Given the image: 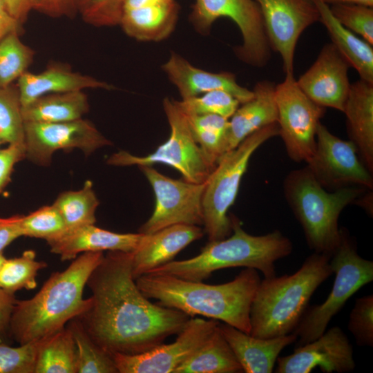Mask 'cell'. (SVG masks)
I'll list each match as a JSON object with an SVG mask.
<instances>
[{
  "instance_id": "4fadbf2b",
  "label": "cell",
  "mask_w": 373,
  "mask_h": 373,
  "mask_svg": "<svg viewBox=\"0 0 373 373\" xmlns=\"http://www.w3.org/2000/svg\"><path fill=\"white\" fill-rule=\"evenodd\" d=\"M318 182L326 190L358 186L372 190V173L360 159L351 140H344L332 134L319 123L313 155L306 162Z\"/></svg>"
},
{
  "instance_id": "f5cc1de1",
  "label": "cell",
  "mask_w": 373,
  "mask_h": 373,
  "mask_svg": "<svg viewBox=\"0 0 373 373\" xmlns=\"http://www.w3.org/2000/svg\"><path fill=\"white\" fill-rule=\"evenodd\" d=\"M1 144H3V143L1 142H0V146H1Z\"/></svg>"
},
{
  "instance_id": "e575fe53",
  "label": "cell",
  "mask_w": 373,
  "mask_h": 373,
  "mask_svg": "<svg viewBox=\"0 0 373 373\" xmlns=\"http://www.w3.org/2000/svg\"><path fill=\"white\" fill-rule=\"evenodd\" d=\"M46 267V262L36 260L32 250L25 251L18 258H6L0 268V288L12 293L21 289H33L37 285L38 271Z\"/></svg>"
},
{
  "instance_id": "1f68e13d",
  "label": "cell",
  "mask_w": 373,
  "mask_h": 373,
  "mask_svg": "<svg viewBox=\"0 0 373 373\" xmlns=\"http://www.w3.org/2000/svg\"><path fill=\"white\" fill-rule=\"evenodd\" d=\"M99 200L90 180L85 182L82 189L61 193L52 204L61 215L67 231L74 229L94 224L95 211Z\"/></svg>"
},
{
  "instance_id": "e0dca14e",
  "label": "cell",
  "mask_w": 373,
  "mask_h": 373,
  "mask_svg": "<svg viewBox=\"0 0 373 373\" xmlns=\"http://www.w3.org/2000/svg\"><path fill=\"white\" fill-rule=\"evenodd\" d=\"M276 363L277 373H310L316 367L324 373H344L353 371L356 366L352 345L338 326L297 346L291 354L278 357Z\"/></svg>"
},
{
  "instance_id": "4dcf8cb0",
  "label": "cell",
  "mask_w": 373,
  "mask_h": 373,
  "mask_svg": "<svg viewBox=\"0 0 373 373\" xmlns=\"http://www.w3.org/2000/svg\"><path fill=\"white\" fill-rule=\"evenodd\" d=\"M184 114L194 140L208 160L216 165L220 158L225 154L229 119L213 114Z\"/></svg>"
},
{
  "instance_id": "603a6c76",
  "label": "cell",
  "mask_w": 373,
  "mask_h": 373,
  "mask_svg": "<svg viewBox=\"0 0 373 373\" xmlns=\"http://www.w3.org/2000/svg\"><path fill=\"white\" fill-rule=\"evenodd\" d=\"M275 86L269 80L258 82L253 89V97L241 104L242 106H239L231 117L226 137L225 153L235 149L256 131L277 123Z\"/></svg>"
},
{
  "instance_id": "ee69618b",
  "label": "cell",
  "mask_w": 373,
  "mask_h": 373,
  "mask_svg": "<svg viewBox=\"0 0 373 373\" xmlns=\"http://www.w3.org/2000/svg\"><path fill=\"white\" fill-rule=\"evenodd\" d=\"M34 10L51 17H73L78 12L79 0H30Z\"/></svg>"
},
{
  "instance_id": "30bf717a",
  "label": "cell",
  "mask_w": 373,
  "mask_h": 373,
  "mask_svg": "<svg viewBox=\"0 0 373 373\" xmlns=\"http://www.w3.org/2000/svg\"><path fill=\"white\" fill-rule=\"evenodd\" d=\"M220 17L231 19L240 31L242 44L234 48L237 57L252 66H265L271 57V47L256 1L195 0L189 21L198 33L206 35Z\"/></svg>"
},
{
  "instance_id": "7a4b0ae2",
  "label": "cell",
  "mask_w": 373,
  "mask_h": 373,
  "mask_svg": "<svg viewBox=\"0 0 373 373\" xmlns=\"http://www.w3.org/2000/svg\"><path fill=\"white\" fill-rule=\"evenodd\" d=\"M261 279L256 269L246 268L233 280L209 285L177 277L144 274L135 279L142 293L156 303L189 316H203L222 321L250 333V309Z\"/></svg>"
},
{
  "instance_id": "83f0119b",
  "label": "cell",
  "mask_w": 373,
  "mask_h": 373,
  "mask_svg": "<svg viewBox=\"0 0 373 373\" xmlns=\"http://www.w3.org/2000/svg\"><path fill=\"white\" fill-rule=\"evenodd\" d=\"M89 109L82 90L42 95L21 106L24 122H63L82 118Z\"/></svg>"
},
{
  "instance_id": "b9f144b4",
  "label": "cell",
  "mask_w": 373,
  "mask_h": 373,
  "mask_svg": "<svg viewBox=\"0 0 373 373\" xmlns=\"http://www.w3.org/2000/svg\"><path fill=\"white\" fill-rule=\"evenodd\" d=\"M347 329L360 346H373V295L356 299Z\"/></svg>"
},
{
  "instance_id": "f35d334b",
  "label": "cell",
  "mask_w": 373,
  "mask_h": 373,
  "mask_svg": "<svg viewBox=\"0 0 373 373\" xmlns=\"http://www.w3.org/2000/svg\"><path fill=\"white\" fill-rule=\"evenodd\" d=\"M334 17L344 27L373 45V7L358 4L329 6Z\"/></svg>"
},
{
  "instance_id": "ab89813d",
  "label": "cell",
  "mask_w": 373,
  "mask_h": 373,
  "mask_svg": "<svg viewBox=\"0 0 373 373\" xmlns=\"http://www.w3.org/2000/svg\"><path fill=\"white\" fill-rule=\"evenodd\" d=\"M40 340L19 347L0 343V373H34Z\"/></svg>"
},
{
  "instance_id": "44dd1931",
  "label": "cell",
  "mask_w": 373,
  "mask_h": 373,
  "mask_svg": "<svg viewBox=\"0 0 373 373\" xmlns=\"http://www.w3.org/2000/svg\"><path fill=\"white\" fill-rule=\"evenodd\" d=\"M144 233H118L94 224L82 226L66 231L61 237L47 242L50 251L62 261L74 260L84 252L120 251L133 252L140 244Z\"/></svg>"
},
{
  "instance_id": "3957f363",
  "label": "cell",
  "mask_w": 373,
  "mask_h": 373,
  "mask_svg": "<svg viewBox=\"0 0 373 373\" xmlns=\"http://www.w3.org/2000/svg\"><path fill=\"white\" fill-rule=\"evenodd\" d=\"M102 251L84 252L61 271L52 273L31 298L17 300L10 321V338L19 345L35 341L65 327L88 307L83 291L94 269L102 260Z\"/></svg>"
},
{
  "instance_id": "277c9868",
  "label": "cell",
  "mask_w": 373,
  "mask_h": 373,
  "mask_svg": "<svg viewBox=\"0 0 373 373\" xmlns=\"http://www.w3.org/2000/svg\"><path fill=\"white\" fill-rule=\"evenodd\" d=\"M230 218V236L209 241L200 253L193 258L173 260L146 274L203 281L216 271L244 267L261 271L265 278L275 276V262L291 253V241L278 230L262 236L251 235L244 230L237 218Z\"/></svg>"
},
{
  "instance_id": "8992f818",
  "label": "cell",
  "mask_w": 373,
  "mask_h": 373,
  "mask_svg": "<svg viewBox=\"0 0 373 373\" xmlns=\"http://www.w3.org/2000/svg\"><path fill=\"white\" fill-rule=\"evenodd\" d=\"M285 199L300 224L308 247L315 253L331 257L338 246L341 229V213L357 202L367 189L351 186L327 191L316 180L309 169L291 171L283 182Z\"/></svg>"
},
{
  "instance_id": "8fae6325",
  "label": "cell",
  "mask_w": 373,
  "mask_h": 373,
  "mask_svg": "<svg viewBox=\"0 0 373 373\" xmlns=\"http://www.w3.org/2000/svg\"><path fill=\"white\" fill-rule=\"evenodd\" d=\"M279 135L289 158L305 163L314 153L317 127L325 108L310 99L294 75L285 76L275 86Z\"/></svg>"
},
{
  "instance_id": "9c48e42d",
  "label": "cell",
  "mask_w": 373,
  "mask_h": 373,
  "mask_svg": "<svg viewBox=\"0 0 373 373\" xmlns=\"http://www.w3.org/2000/svg\"><path fill=\"white\" fill-rule=\"evenodd\" d=\"M162 106L171 130L169 139L144 156L119 151L108 158V164L141 166L163 163L178 171L186 181L206 182L216 165L208 160L194 140L186 117L175 100L165 97Z\"/></svg>"
},
{
  "instance_id": "d4e9b609",
  "label": "cell",
  "mask_w": 373,
  "mask_h": 373,
  "mask_svg": "<svg viewBox=\"0 0 373 373\" xmlns=\"http://www.w3.org/2000/svg\"><path fill=\"white\" fill-rule=\"evenodd\" d=\"M21 106L47 94L83 90L86 88L111 90L114 86L93 77L72 71L64 65L52 64L39 73L26 71L18 79Z\"/></svg>"
},
{
  "instance_id": "f546056e",
  "label": "cell",
  "mask_w": 373,
  "mask_h": 373,
  "mask_svg": "<svg viewBox=\"0 0 373 373\" xmlns=\"http://www.w3.org/2000/svg\"><path fill=\"white\" fill-rule=\"evenodd\" d=\"M34 373H76V347L67 326L40 340Z\"/></svg>"
},
{
  "instance_id": "2e32d148",
  "label": "cell",
  "mask_w": 373,
  "mask_h": 373,
  "mask_svg": "<svg viewBox=\"0 0 373 373\" xmlns=\"http://www.w3.org/2000/svg\"><path fill=\"white\" fill-rule=\"evenodd\" d=\"M271 48L279 53L285 76L294 75L295 48L303 31L319 21L312 0H256Z\"/></svg>"
},
{
  "instance_id": "c3c4849f",
  "label": "cell",
  "mask_w": 373,
  "mask_h": 373,
  "mask_svg": "<svg viewBox=\"0 0 373 373\" xmlns=\"http://www.w3.org/2000/svg\"><path fill=\"white\" fill-rule=\"evenodd\" d=\"M6 2L10 14L22 24L31 10L30 0H6Z\"/></svg>"
},
{
  "instance_id": "ffe728a7",
  "label": "cell",
  "mask_w": 373,
  "mask_h": 373,
  "mask_svg": "<svg viewBox=\"0 0 373 373\" xmlns=\"http://www.w3.org/2000/svg\"><path fill=\"white\" fill-rule=\"evenodd\" d=\"M144 234L140 244L132 252V274L135 280L173 260L180 251L201 238L204 231L198 225L178 224Z\"/></svg>"
},
{
  "instance_id": "60d3db41",
  "label": "cell",
  "mask_w": 373,
  "mask_h": 373,
  "mask_svg": "<svg viewBox=\"0 0 373 373\" xmlns=\"http://www.w3.org/2000/svg\"><path fill=\"white\" fill-rule=\"evenodd\" d=\"M125 0H79L78 12L90 25H119Z\"/></svg>"
},
{
  "instance_id": "681fc988",
  "label": "cell",
  "mask_w": 373,
  "mask_h": 373,
  "mask_svg": "<svg viewBox=\"0 0 373 373\" xmlns=\"http://www.w3.org/2000/svg\"><path fill=\"white\" fill-rule=\"evenodd\" d=\"M171 0H125L122 11L137 8L149 3L167 1Z\"/></svg>"
},
{
  "instance_id": "ac0fdd59",
  "label": "cell",
  "mask_w": 373,
  "mask_h": 373,
  "mask_svg": "<svg viewBox=\"0 0 373 373\" xmlns=\"http://www.w3.org/2000/svg\"><path fill=\"white\" fill-rule=\"evenodd\" d=\"M349 63L332 43L325 44L298 86L313 102L343 112L350 88Z\"/></svg>"
},
{
  "instance_id": "8d00e7d4",
  "label": "cell",
  "mask_w": 373,
  "mask_h": 373,
  "mask_svg": "<svg viewBox=\"0 0 373 373\" xmlns=\"http://www.w3.org/2000/svg\"><path fill=\"white\" fill-rule=\"evenodd\" d=\"M20 229L21 236L41 238L47 242L61 237L67 231L61 215L53 204L22 216Z\"/></svg>"
},
{
  "instance_id": "d6986e66",
  "label": "cell",
  "mask_w": 373,
  "mask_h": 373,
  "mask_svg": "<svg viewBox=\"0 0 373 373\" xmlns=\"http://www.w3.org/2000/svg\"><path fill=\"white\" fill-rule=\"evenodd\" d=\"M162 69L177 88L182 99L199 96L205 93L222 90L233 95L243 104L254 96L253 90L240 85L236 75L227 71L209 72L197 68L176 52H171Z\"/></svg>"
},
{
  "instance_id": "7bdbcfd3",
  "label": "cell",
  "mask_w": 373,
  "mask_h": 373,
  "mask_svg": "<svg viewBox=\"0 0 373 373\" xmlns=\"http://www.w3.org/2000/svg\"><path fill=\"white\" fill-rule=\"evenodd\" d=\"M25 157L24 143L9 144L6 148L0 149V193L10 181L15 165Z\"/></svg>"
},
{
  "instance_id": "ba28073f",
  "label": "cell",
  "mask_w": 373,
  "mask_h": 373,
  "mask_svg": "<svg viewBox=\"0 0 373 373\" xmlns=\"http://www.w3.org/2000/svg\"><path fill=\"white\" fill-rule=\"evenodd\" d=\"M341 229L340 243L329 259L335 274L332 289L323 303L305 311L293 332L297 336V346L319 337L350 298L373 280V262L362 258L347 231Z\"/></svg>"
},
{
  "instance_id": "f1b7e54d",
  "label": "cell",
  "mask_w": 373,
  "mask_h": 373,
  "mask_svg": "<svg viewBox=\"0 0 373 373\" xmlns=\"http://www.w3.org/2000/svg\"><path fill=\"white\" fill-rule=\"evenodd\" d=\"M243 372L229 343L218 329L174 373H237Z\"/></svg>"
},
{
  "instance_id": "7c38bea8",
  "label": "cell",
  "mask_w": 373,
  "mask_h": 373,
  "mask_svg": "<svg viewBox=\"0 0 373 373\" xmlns=\"http://www.w3.org/2000/svg\"><path fill=\"white\" fill-rule=\"evenodd\" d=\"M139 168L155 197L153 212L140 227L139 232L152 233L178 224H203L202 198L207 180L202 183L191 182L169 178L151 166Z\"/></svg>"
},
{
  "instance_id": "52a82bcc",
  "label": "cell",
  "mask_w": 373,
  "mask_h": 373,
  "mask_svg": "<svg viewBox=\"0 0 373 373\" xmlns=\"http://www.w3.org/2000/svg\"><path fill=\"white\" fill-rule=\"evenodd\" d=\"M278 135L277 123L263 127L224 154L217 162L207 180L202 198L203 225L209 241L222 240L231 233L228 211L237 197L250 159L262 144Z\"/></svg>"
},
{
  "instance_id": "5b68a950",
  "label": "cell",
  "mask_w": 373,
  "mask_h": 373,
  "mask_svg": "<svg viewBox=\"0 0 373 373\" xmlns=\"http://www.w3.org/2000/svg\"><path fill=\"white\" fill-rule=\"evenodd\" d=\"M329 259L314 252L294 274L262 280L251 306L249 334L269 338L293 333L314 291L333 274Z\"/></svg>"
},
{
  "instance_id": "9a60e30c",
  "label": "cell",
  "mask_w": 373,
  "mask_h": 373,
  "mask_svg": "<svg viewBox=\"0 0 373 373\" xmlns=\"http://www.w3.org/2000/svg\"><path fill=\"white\" fill-rule=\"evenodd\" d=\"M26 157L48 164L57 150L79 149L86 155L111 145L90 121L82 118L63 122H24Z\"/></svg>"
},
{
  "instance_id": "bcb514c9",
  "label": "cell",
  "mask_w": 373,
  "mask_h": 373,
  "mask_svg": "<svg viewBox=\"0 0 373 373\" xmlns=\"http://www.w3.org/2000/svg\"><path fill=\"white\" fill-rule=\"evenodd\" d=\"M22 215L0 218V252L21 236L20 221Z\"/></svg>"
},
{
  "instance_id": "816d5d0a",
  "label": "cell",
  "mask_w": 373,
  "mask_h": 373,
  "mask_svg": "<svg viewBox=\"0 0 373 373\" xmlns=\"http://www.w3.org/2000/svg\"><path fill=\"white\" fill-rule=\"evenodd\" d=\"M5 260H6V257L4 256L3 251H1L0 252V268Z\"/></svg>"
},
{
  "instance_id": "d590c367",
  "label": "cell",
  "mask_w": 373,
  "mask_h": 373,
  "mask_svg": "<svg viewBox=\"0 0 373 373\" xmlns=\"http://www.w3.org/2000/svg\"><path fill=\"white\" fill-rule=\"evenodd\" d=\"M0 142L24 143V122L17 86L0 87Z\"/></svg>"
},
{
  "instance_id": "7402d4cb",
  "label": "cell",
  "mask_w": 373,
  "mask_h": 373,
  "mask_svg": "<svg viewBox=\"0 0 373 373\" xmlns=\"http://www.w3.org/2000/svg\"><path fill=\"white\" fill-rule=\"evenodd\" d=\"M218 329L246 373L272 372L280 352L297 340L294 333L257 338L224 323H219Z\"/></svg>"
},
{
  "instance_id": "cb8c5ba5",
  "label": "cell",
  "mask_w": 373,
  "mask_h": 373,
  "mask_svg": "<svg viewBox=\"0 0 373 373\" xmlns=\"http://www.w3.org/2000/svg\"><path fill=\"white\" fill-rule=\"evenodd\" d=\"M347 133L358 155L373 172V84L358 79L350 84L344 105Z\"/></svg>"
},
{
  "instance_id": "484cf974",
  "label": "cell",
  "mask_w": 373,
  "mask_h": 373,
  "mask_svg": "<svg viewBox=\"0 0 373 373\" xmlns=\"http://www.w3.org/2000/svg\"><path fill=\"white\" fill-rule=\"evenodd\" d=\"M180 12L176 0L149 3L122 12L119 25L129 37L140 41H160L175 28Z\"/></svg>"
},
{
  "instance_id": "5bb4252c",
  "label": "cell",
  "mask_w": 373,
  "mask_h": 373,
  "mask_svg": "<svg viewBox=\"0 0 373 373\" xmlns=\"http://www.w3.org/2000/svg\"><path fill=\"white\" fill-rule=\"evenodd\" d=\"M218 321L190 318L174 342L161 343L138 354H114L119 373H174L216 329Z\"/></svg>"
},
{
  "instance_id": "d6a6232c",
  "label": "cell",
  "mask_w": 373,
  "mask_h": 373,
  "mask_svg": "<svg viewBox=\"0 0 373 373\" xmlns=\"http://www.w3.org/2000/svg\"><path fill=\"white\" fill-rule=\"evenodd\" d=\"M67 327L76 347V373H118L112 356L94 342L77 317Z\"/></svg>"
},
{
  "instance_id": "836d02e7",
  "label": "cell",
  "mask_w": 373,
  "mask_h": 373,
  "mask_svg": "<svg viewBox=\"0 0 373 373\" xmlns=\"http://www.w3.org/2000/svg\"><path fill=\"white\" fill-rule=\"evenodd\" d=\"M19 32L6 35L0 40V87H7L27 71L35 52L20 39Z\"/></svg>"
},
{
  "instance_id": "74e56055",
  "label": "cell",
  "mask_w": 373,
  "mask_h": 373,
  "mask_svg": "<svg viewBox=\"0 0 373 373\" xmlns=\"http://www.w3.org/2000/svg\"><path fill=\"white\" fill-rule=\"evenodd\" d=\"M178 107L185 114H213L230 119L240 102L231 93L215 90L191 98L175 100Z\"/></svg>"
},
{
  "instance_id": "6da1fadb",
  "label": "cell",
  "mask_w": 373,
  "mask_h": 373,
  "mask_svg": "<svg viewBox=\"0 0 373 373\" xmlns=\"http://www.w3.org/2000/svg\"><path fill=\"white\" fill-rule=\"evenodd\" d=\"M132 252L108 251L90 274L92 296L77 318L90 338L110 354H138L178 334L190 316L149 300L132 274Z\"/></svg>"
},
{
  "instance_id": "4316f807",
  "label": "cell",
  "mask_w": 373,
  "mask_h": 373,
  "mask_svg": "<svg viewBox=\"0 0 373 373\" xmlns=\"http://www.w3.org/2000/svg\"><path fill=\"white\" fill-rule=\"evenodd\" d=\"M319 13V21L327 29L332 42L353 67L360 79L373 84L372 46L344 27L334 17L329 5L322 0H312Z\"/></svg>"
},
{
  "instance_id": "f907efd6",
  "label": "cell",
  "mask_w": 373,
  "mask_h": 373,
  "mask_svg": "<svg viewBox=\"0 0 373 373\" xmlns=\"http://www.w3.org/2000/svg\"><path fill=\"white\" fill-rule=\"evenodd\" d=\"M329 6L334 4H358L373 7V0H322Z\"/></svg>"
},
{
  "instance_id": "7dc6e473",
  "label": "cell",
  "mask_w": 373,
  "mask_h": 373,
  "mask_svg": "<svg viewBox=\"0 0 373 373\" xmlns=\"http://www.w3.org/2000/svg\"><path fill=\"white\" fill-rule=\"evenodd\" d=\"M21 26L9 12L6 0H0V40L10 32H19Z\"/></svg>"
},
{
  "instance_id": "f6af8a7d",
  "label": "cell",
  "mask_w": 373,
  "mask_h": 373,
  "mask_svg": "<svg viewBox=\"0 0 373 373\" xmlns=\"http://www.w3.org/2000/svg\"><path fill=\"white\" fill-rule=\"evenodd\" d=\"M16 300L15 293L0 288V343L10 338V321Z\"/></svg>"
}]
</instances>
